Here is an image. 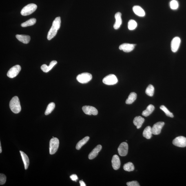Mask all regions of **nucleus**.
Listing matches in <instances>:
<instances>
[{
    "mask_svg": "<svg viewBox=\"0 0 186 186\" xmlns=\"http://www.w3.org/2000/svg\"><path fill=\"white\" fill-rule=\"evenodd\" d=\"M61 17H56L53 22L52 27L48 32L47 39L50 40L55 37L61 25Z\"/></svg>",
    "mask_w": 186,
    "mask_h": 186,
    "instance_id": "nucleus-1",
    "label": "nucleus"
},
{
    "mask_svg": "<svg viewBox=\"0 0 186 186\" xmlns=\"http://www.w3.org/2000/svg\"><path fill=\"white\" fill-rule=\"evenodd\" d=\"M11 110L14 114H17L21 112V107L19 97L14 96L11 100L10 103Z\"/></svg>",
    "mask_w": 186,
    "mask_h": 186,
    "instance_id": "nucleus-2",
    "label": "nucleus"
},
{
    "mask_svg": "<svg viewBox=\"0 0 186 186\" xmlns=\"http://www.w3.org/2000/svg\"><path fill=\"white\" fill-rule=\"evenodd\" d=\"M37 6L34 3H30L26 5L23 8L21 12L22 15L25 16L30 15L36 10Z\"/></svg>",
    "mask_w": 186,
    "mask_h": 186,
    "instance_id": "nucleus-3",
    "label": "nucleus"
},
{
    "mask_svg": "<svg viewBox=\"0 0 186 186\" xmlns=\"http://www.w3.org/2000/svg\"><path fill=\"white\" fill-rule=\"evenodd\" d=\"M59 145V139L56 138H53L50 143V153L51 155L55 154L57 151Z\"/></svg>",
    "mask_w": 186,
    "mask_h": 186,
    "instance_id": "nucleus-4",
    "label": "nucleus"
},
{
    "mask_svg": "<svg viewBox=\"0 0 186 186\" xmlns=\"http://www.w3.org/2000/svg\"><path fill=\"white\" fill-rule=\"evenodd\" d=\"M92 78V76L90 73L87 72L83 73L77 76L76 80L81 83H86L90 81Z\"/></svg>",
    "mask_w": 186,
    "mask_h": 186,
    "instance_id": "nucleus-5",
    "label": "nucleus"
},
{
    "mask_svg": "<svg viewBox=\"0 0 186 186\" xmlns=\"http://www.w3.org/2000/svg\"><path fill=\"white\" fill-rule=\"evenodd\" d=\"M103 83L105 85H112L118 83V80L114 74H110L105 76L103 79Z\"/></svg>",
    "mask_w": 186,
    "mask_h": 186,
    "instance_id": "nucleus-6",
    "label": "nucleus"
},
{
    "mask_svg": "<svg viewBox=\"0 0 186 186\" xmlns=\"http://www.w3.org/2000/svg\"><path fill=\"white\" fill-rule=\"evenodd\" d=\"M21 70V67L19 65H16L12 67L8 71L7 76L8 77L13 78L17 76Z\"/></svg>",
    "mask_w": 186,
    "mask_h": 186,
    "instance_id": "nucleus-7",
    "label": "nucleus"
},
{
    "mask_svg": "<svg viewBox=\"0 0 186 186\" xmlns=\"http://www.w3.org/2000/svg\"><path fill=\"white\" fill-rule=\"evenodd\" d=\"M173 145L176 147H186V138L183 136H179L176 138L173 141Z\"/></svg>",
    "mask_w": 186,
    "mask_h": 186,
    "instance_id": "nucleus-8",
    "label": "nucleus"
},
{
    "mask_svg": "<svg viewBox=\"0 0 186 186\" xmlns=\"http://www.w3.org/2000/svg\"><path fill=\"white\" fill-rule=\"evenodd\" d=\"M82 109L85 114L89 115H93L96 116L98 114L97 109L95 107L91 106H84L82 107Z\"/></svg>",
    "mask_w": 186,
    "mask_h": 186,
    "instance_id": "nucleus-9",
    "label": "nucleus"
},
{
    "mask_svg": "<svg viewBox=\"0 0 186 186\" xmlns=\"http://www.w3.org/2000/svg\"><path fill=\"white\" fill-rule=\"evenodd\" d=\"M128 144L125 142L120 144L118 149V154L120 156H126L128 152Z\"/></svg>",
    "mask_w": 186,
    "mask_h": 186,
    "instance_id": "nucleus-10",
    "label": "nucleus"
},
{
    "mask_svg": "<svg viewBox=\"0 0 186 186\" xmlns=\"http://www.w3.org/2000/svg\"><path fill=\"white\" fill-rule=\"evenodd\" d=\"M165 124V123L163 122H158L154 124L152 127V134L155 135L160 134Z\"/></svg>",
    "mask_w": 186,
    "mask_h": 186,
    "instance_id": "nucleus-11",
    "label": "nucleus"
},
{
    "mask_svg": "<svg viewBox=\"0 0 186 186\" xmlns=\"http://www.w3.org/2000/svg\"><path fill=\"white\" fill-rule=\"evenodd\" d=\"M180 43V38L178 37H175L171 41V49L174 52H177L179 48Z\"/></svg>",
    "mask_w": 186,
    "mask_h": 186,
    "instance_id": "nucleus-12",
    "label": "nucleus"
},
{
    "mask_svg": "<svg viewBox=\"0 0 186 186\" xmlns=\"http://www.w3.org/2000/svg\"><path fill=\"white\" fill-rule=\"evenodd\" d=\"M136 44L128 43H124L120 45L119 50H122L125 52H131L134 48Z\"/></svg>",
    "mask_w": 186,
    "mask_h": 186,
    "instance_id": "nucleus-13",
    "label": "nucleus"
},
{
    "mask_svg": "<svg viewBox=\"0 0 186 186\" xmlns=\"http://www.w3.org/2000/svg\"><path fill=\"white\" fill-rule=\"evenodd\" d=\"M112 166L114 170H117L119 169L121 165L119 157L117 155H114L113 156L112 159Z\"/></svg>",
    "mask_w": 186,
    "mask_h": 186,
    "instance_id": "nucleus-14",
    "label": "nucleus"
},
{
    "mask_svg": "<svg viewBox=\"0 0 186 186\" xmlns=\"http://www.w3.org/2000/svg\"><path fill=\"white\" fill-rule=\"evenodd\" d=\"M102 146L98 145L93 149V150L89 154L88 158L90 160H92L98 156V154L101 150Z\"/></svg>",
    "mask_w": 186,
    "mask_h": 186,
    "instance_id": "nucleus-15",
    "label": "nucleus"
},
{
    "mask_svg": "<svg viewBox=\"0 0 186 186\" xmlns=\"http://www.w3.org/2000/svg\"><path fill=\"white\" fill-rule=\"evenodd\" d=\"M116 22L114 25V27L115 30H118L120 28L122 24V20L121 19V14L120 12H116L115 15Z\"/></svg>",
    "mask_w": 186,
    "mask_h": 186,
    "instance_id": "nucleus-16",
    "label": "nucleus"
},
{
    "mask_svg": "<svg viewBox=\"0 0 186 186\" xmlns=\"http://www.w3.org/2000/svg\"><path fill=\"white\" fill-rule=\"evenodd\" d=\"M57 63V62L56 61H52L50 62L49 66H47V65L45 64H43L41 65V69L43 72L46 73L48 72Z\"/></svg>",
    "mask_w": 186,
    "mask_h": 186,
    "instance_id": "nucleus-17",
    "label": "nucleus"
},
{
    "mask_svg": "<svg viewBox=\"0 0 186 186\" xmlns=\"http://www.w3.org/2000/svg\"><path fill=\"white\" fill-rule=\"evenodd\" d=\"M144 121L145 119L143 118L141 116H137L134 118L133 123L136 127L137 129H139L141 128Z\"/></svg>",
    "mask_w": 186,
    "mask_h": 186,
    "instance_id": "nucleus-18",
    "label": "nucleus"
},
{
    "mask_svg": "<svg viewBox=\"0 0 186 186\" xmlns=\"http://www.w3.org/2000/svg\"><path fill=\"white\" fill-rule=\"evenodd\" d=\"M133 10L136 15L143 17L145 14V11L141 7L138 6H135L133 7Z\"/></svg>",
    "mask_w": 186,
    "mask_h": 186,
    "instance_id": "nucleus-19",
    "label": "nucleus"
},
{
    "mask_svg": "<svg viewBox=\"0 0 186 186\" xmlns=\"http://www.w3.org/2000/svg\"><path fill=\"white\" fill-rule=\"evenodd\" d=\"M16 38L20 41L25 44L28 43L30 40V36L24 34H17Z\"/></svg>",
    "mask_w": 186,
    "mask_h": 186,
    "instance_id": "nucleus-20",
    "label": "nucleus"
},
{
    "mask_svg": "<svg viewBox=\"0 0 186 186\" xmlns=\"http://www.w3.org/2000/svg\"><path fill=\"white\" fill-rule=\"evenodd\" d=\"M20 152L23 163H24L25 169H28L29 165H30V160H29L28 156L22 151H20Z\"/></svg>",
    "mask_w": 186,
    "mask_h": 186,
    "instance_id": "nucleus-21",
    "label": "nucleus"
},
{
    "mask_svg": "<svg viewBox=\"0 0 186 186\" xmlns=\"http://www.w3.org/2000/svg\"><path fill=\"white\" fill-rule=\"evenodd\" d=\"M152 127L149 126L146 127L143 131V136L147 139H150L152 137Z\"/></svg>",
    "mask_w": 186,
    "mask_h": 186,
    "instance_id": "nucleus-22",
    "label": "nucleus"
},
{
    "mask_svg": "<svg viewBox=\"0 0 186 186\" xmlns=\"http://www.w3.org/2000/svg\"><path fill=\"white\" fill-rule=\"evenodd\" d=\"M154 107L152 105H149L146 110L143 111L142 115L144 116H147L150 115L154 110Z\"/></svg>",
    "mask_w": 186,
    "mask_h": 186,
    "instance_id": "nucleus-23",
    "label": "nucleus"
},
{
    "mask_svg": "<svg viewBox=\"0 0 186 186\" xmlns=\"http://www.w3.org/2000/svg\"><path fill=\"white\" fill-rule=\"evenodd\" d=\"M137 98V94L136 93L131 92L129 94L128 98L126 100L125 103L127 104H131L135 101Z\"/></svg>",
    "mask_w": 186,
    "mask_h": 186,
    "instance_id": "nucleus-24",
    "label": "nucleus"
},
{
    "mask_svg": "<svg viewBox=\"0 0 186 186\" xmlns=\"http://www.w3.org/2000/svg\"><path fill=\"white\" fill-rule=\"evenodd\" d=\"M89 138H90L89 137L87 136L85 137L84 138H83V139L80 140L77 144H76V149H77V150H79V149L81 148V147H83V145H85V144L87 143V142L88 141Z\"/></svg>",
    "mask_w": 186,
    "mask_h": 186,
    "instance_id": "nucleus-25",
    "label": "nucleus"
},
{
    "mask_svg": "<svg viewBox=\"0 0 186 186\" xmlns=\"http://www.w3.org/2000/svg\"><path fill=\"white\" fill-rule=\"evenodd\" d=\"M36 19L34 18H32L26 21L21 23V26L23 27H25L28 26H31L34 25L36 23Z\"/></svg>",
    "mask_w": 186,
    "mask_h": 186,
    "instance_id": "nucleus-26",
    "label": "nucleus"
},
{
    "mask_svg": "<svg viewBox=\"0 0 186 186\" xmlns=\"http://www.w3.org/2000/svg\"><path fill=\"white\" fill-rule=\"evenodd\" d=\"M123 169L125 171L130 172L132 171L134 169V167L132 162H129L125 164L123 166Z\"/></svg>",
    "mask_w": 186,
    "mask_h": 186,
    "instance_id": "nucleus-27",
    "label": "nucleus"
},
{
    "mask_svg": "<svg viewBox=\"0 0 186 186\" xmlns=\"http://www.w3.org/2000/svg\"><path fill=\"white\" fill-rule=\"evenodd\" d=\"M55 107V104L54 103H51L47 106L46 110L45 112V115H48L51 114L54 110Z\"/></svg>",
    "mask_w": 186,
    "mask_h": 186,
    "instance_id": "nucleus-28",
    "label": "nucleus"
},
{
    "mask_svg": "<svg viewBox=\"0 0 186 186\" xmlns=\"http://www.w3.org/2000/svg\"><path fill=\"white\" fill-rule=\"evenodd\" d=\"M154 87L151 85H149L145 90L146 94L150 96H152L154 95Z\"/></svg>",
    "mask_w": 186,
    "mask_h": 186,
    "instance_id": "nucleus-29",
    "label": "nucleus"
},
{
    "mask_svg": "<svg viewBox=\"0 0 186 186\" xmlns=\"http://www.w3.org/2000/svg\"><path fill=\"white\" fill-rule=\"evenodd\" d=\"M137 26V23L134 20L131 19L128 22V28L129 30H134L136 28Z\"/></svg>",
    "mask_w": 186,
    "mask_h": 186,
    "instance_id": "nucleus-30",
    "label": "nucleus"
},
{
    "mask_svg": "<svg viewBox=\"0 0 186 186\" xmlns=\"http://www.w3.org/2000/svg\"><path fill=\"white\" fill-rule=\"evenodd\" d=\"M160 108L165 112L166 115L167 116L171 118L174 117V115H173L172 113L169 112L168 109L165 106L163 105L161 106L160 107Z\"/></svg>",
    "mask_w": 186,
    "mask_h": 186,
    "instance_id": "nucleus-31",
    "label": "nucleus"
},
{
    "mask_svg": "<svg viewBox=\"0 0 186 186\" xmlns=\"http://www.w3.org/2000/svg\"><path fill=\"white\" fill-rule=\"evenodd\" d=\"M170 6L171 9L176 10L177 9L178 7V3L176 0H172L170 3Z\"/></svg>",
    "mask_w": 186,
    "mask_h": 186,
    "instance_id": "nucleus-32",
    "label": "nucleus"
},
{
    "mask_svg": "<svg viewBox=\"0 0 186 186\" xmlns=\"http://www.w3.org/2000/svg\"><path fill=\"white\" fill-rule=\"evenodd\" d=\"M6 177L4 174H0V185H2L6 183Z\"/></svg>",
    "mask_w": 186,
    "mask_h": 186,
    "instance_id": "nucleus-33",
    "label": "nucleus"
},
{
    "mask_svg": "<svg viewBox=\"0 0 186 186\" xmlns=\"http://www.w3.org/2000/svg\"><path fill=\"white\" fill-rule=\"evenodd\" d=\"M127 185L128 186H140L139 183L136 181L127 182Z\"/></svg>",
    "mask_w": 186,
    "mask_h": 186,
    "instance_id": "nucleus-34",
    "label": "nucleus"
},
{
    "mask_svg": "<svg viewBox=\"0 0 186 186\" xmlns=\"http://www.w3.org/2000/svg\"><path fill=\"white\" fill-rule=\"evenodd\" d=\"M71 179L73 181L76 182L78 180V177L77 175L75 174H72L70 176Z\"/></svg>",
    "mask_w": 186,
    "mask_h": 186,
    "instance_id": "nucleus-35",
    "label": "nucleus"
},
{
    "mask_svg": "<svg viewBox=\"0 0 186 186\" xmlns=\"http://www.w3.org/2000/svg\"><path fill=\"white\" fill-rule=\"evenodd\" d=\"M79 183L80 184V185H81V186H86V185H85V182H84L83 180H80Z\"/></svg>",
    "mask_w": 186,
    "mask_h": 186,
    "instance_id": "nucleus-36",
    "label": "nucleus"
},
{
    "mask_svg": "<svg viewBox=\"0 0 186 186\" xmlns=\"http://www.w3.org/2000/svg\"><path fill=\"white\" fill-rule=\"evenodd\" d=\"M2 152V148H1V142H0V153Z\"/></svg>",
    "mask_w": 186,
    "mask_h": 186,
    "instance_id": "nucleus-37",
    "label": "nucleus"
}]
</instances>
